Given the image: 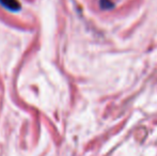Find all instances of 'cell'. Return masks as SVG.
<instances>
[{
  "label": "cell",
  "mask_w": 157,
  "mask_h": 156,
  "mask_svg": "<svg viewBox=\"0 0 157 156\" xmlns=\"http://www.w3.org/2000/svg\"><path fill=\"white\" fill-rule=\"evenodd\" d=\"M0 4L12 12H17L21 10V3L17 0H0Z\"/></svg>",
  "instance_id": "6da1fadb"
}]
</instances>
